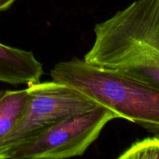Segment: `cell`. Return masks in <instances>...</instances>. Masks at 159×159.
Returning a JSON list of instances; mask_svg holds the SVG:
<instances>
[{"instance_id": "obj_1", "label": "cell", "mask_w": 159, "mask_h": 159, "mask_svg": "<svg viewBox=\"0 0 159 159\" xmlns=\"http://www.w3.org/2000/svg\"><path fill=\"white\" fill-rule=\"evenodd\" d=\"M50 75L53 81L86 95L119 119L159 134V88L77 57L56 64Z\"/></svg>"}, {"instance_id": "obj_2", "label": "cell", "mask_w": 159, "mask_h": 159, "mask_svg": "<svg viewBox=\"0 0 159 159\" xmlns=\"http://www.w3.org/2000/svg\"><path fill=\"white\" fill-rule=\"evenodd\" d=\"M84 60L115 71L125 62L159 50V0H137L94 27Z\"/></svg>"}, {"instance_id": "obj_3", "label": "cell", "mask_w": 159, "mask_h": 159, "mask_svg": "<svg viewBox=\"0 0 159 159\" xmlns=\"http://www.w3.org/2000/svg\"><path fill=\"white\" fill-rule=\"evenodd\" d=\"M29 99L15 128L0 144V159L65 118L99 107L86 95L55 81L27 86Z\"/></svg>"}, {"instance_id": "obj_4", "label": "cell", "mask_w": 159, "mask_h": 159, "mask_svg": "<svg viewBox=\"0 0 159 159\" xmlns=\"http://www.w3.org/2000/svg\"><path fill=\"white\" fill-rule=\"evenodd\" d=\"M119 116L102 106L71 115L26 142L11 149L4 159H62L81 156L109 122Z\"/></svg>"}, {"instance_id": "obj_5", "label": "cell", "mask_w": 159, "mask_h": 159, "mask_svg": "<svg viewBox=\"0 0 159 159\" xmlns=\"http://www.w3.org/2000/svg\"><path fill=\"white\" fill-rule=\"evenodd\" d=\"M43 65L32 51L0 43V82L12 85L40 82Z\"/></svg>"}, {"instance_id": "obj_6", "label": "cell", "mask_w": 159, "mask_h": 159, "mask_svg": "<svg viewBox=\"0 0 159 159\" xmlns=\"http://www.w3.org/2000/svg\"><path fill=\"white\" fill-rule=\"evenodd\" d=\"M28 99L27 88L0 92V144L15 128Z\"/></svg>"}, {"instance_id": "obj_7", "label": "cell", "mask_w": 159, "mask_h": 159, "mask_svg": "<svg viewBox=\"0 0 159 159\" xmlns=\"http://www.w3.org/2000/svg\"><path fill=\"white\" fill-rule=\"evenodd\" d=\"M113 71L159 88V50L138 56Z\"/></svg>"}, {"instance_id": "obj_8", "label": "cell", "mask_w": 159, "mask_h": 159, "mask_svg": "<svg viewBox=\"0 0 159 159\" xmlns=\"http://www.w3.org/2000/svg\"><path fill=\"white\" fill-rule=\"evenodd\" d=\"M120 159H159V135L134 143L123 152Z\"/></svg>"}, {"instance_id": "obj_9", "label": "cell", "mask_w": 159, "mask_h": 159, "mask_svg": "<svg viewBox=\"0 0 159 159\" xmlns=\"http://www.w3.org/2000/svg\"><path fill=\"white\" fill-rule=\"evenodd\" d=\"M16 0H0V12L7 10Z\"/></svg>"}]
</instances>
